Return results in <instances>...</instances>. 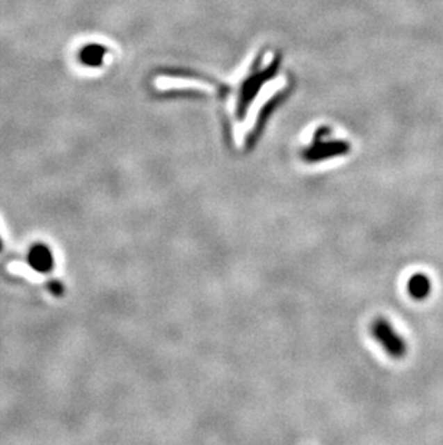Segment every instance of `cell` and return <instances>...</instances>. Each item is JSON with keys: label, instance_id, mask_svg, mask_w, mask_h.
I'll use <instances>...</instances> for the list:
<instances>
[{"label": "cell", "instance_id": "obj_2", "mask_svg": "<svg viewBox=\"0 0 443 445\" xmlns=\"http://www.w3.org/2000/svg\"><path fill=\"white\" fill-rule=\"evenodd\" d=\"M371 333L376 341L394 359H402L408 352L405 338L400 336L386 319H377L371 326Z\"/></svg>", "mask_w": 443, "mask_h": 445}, {"label": "cell", "instance_id": "obj_5", "mask_svg": "<svg viewBox=\"0 0 443 445\" xmlns=\"http://www.w3.org/2000/svg\"><path fill=\"white\" fill-rule=\"evenodd\" d=\"M105 52H107V51H105L102 47L91 45V47H88V48H86V49L82 51V54H81L82 62L87 63L88 67H99Z\"/></svg>", "mask_w": 443, "mask_h": 445}, {"label": "cell", "instance_id": "obj_7", "mask_svg": "<svg viewBox=\"0 0 443 445\" xmlns=\"http://www.w3.org/2000/svg\"><path fill=\"white\" fill-rule=\"evenodd\" d=\"M3 248V241H2V237H0V251H2Z\"/></svg>", "mask_w": 443, "mask_h": 445}, {"label": "cell", "instance_id": "obj_4", "mask_svg": "<svg viewBox=\"0 0 443 445\" xmlns=\"http://www.w3.org/2000/svg\"><path fill=\"white\" fill-rule=\"evenodd\" d=\"M408 291L412 299L414 300H425L432 292V281L426 274H414L410 277L408 283Z\"/></svg>", "mask_w": 443, "mask_h": 445}, {"label": "cell", "instance_id": "obj_1", "mask_svg": "<svg viewBox=\"0 0 443 445\" xmlns=\"http://www.w3.org/2000/svg\"><path fill=\"white\" fill-rule=\"evenodd\" d=\"M330 130H319L311 141V144L305 148L303 157L307 162H321L325 159H331L335 156L346 155L350 150V146L341 140H331L328 137Z\"/></svg>", "mask_w": 443, "mask_h": 445}, {"label": "cell", "instance_id": "obj_3", "mask_svg": "<svg viewBox=\"0 0 443 445\" xmlns=\"http://www.w3.org/2000/svg\"><path fill=\"white\" fill-rule=\"evenodd\" d=\"M26 264L38 274H49L55 268V257L47 244H33L26 253Z\"/></svg>", "mask_w": 443, "mask_h": 445}, {"label": "cell", "instance_id": "obj_6", "mask_svg": "<svg viewBox=\"0 0 443 445\" xmlns=\"http://www.w3.org/2000/svg\"><path fill=\"white\" fill-rule=\"evenodd\" d=\"M48 290L55 297H61L63 294V291H65V287H63V283H61L58 280H51V281H48Z\"/></svg>", "mask_w": 443, "mask_h": 445}]
</instances>
